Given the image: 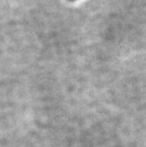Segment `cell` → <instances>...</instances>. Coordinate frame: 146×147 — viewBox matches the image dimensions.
Segmentation results:
<instances>
[{
    "mask_svg": "<svg viewBox=\"0 0 146 147\" xmlns=\"http://www.w3.org/2000/svg\"><path fill=\"white\" fill-rule=\"evenodd\" d=\"M69 1H74V0H69Z\"/></svg>",
    "mask_w": 146,
    "mask_h": 147,
    "instance_id": "1",
    "label": "cell"
}]
</instances>
